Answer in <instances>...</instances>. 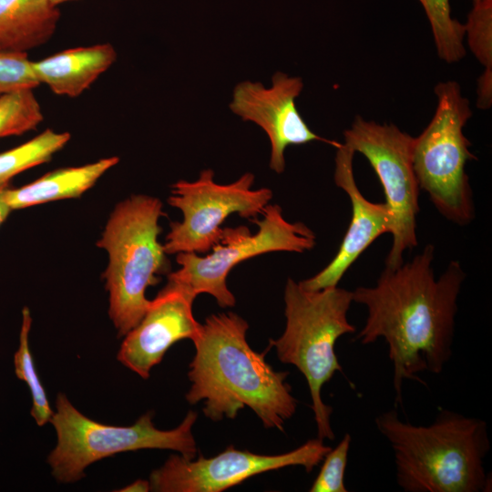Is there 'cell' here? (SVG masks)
I'll list each match as a JSON object with an SVG mask.
<instances>
[{
    "label": "cell",
    "mask_w": 492,
    "mask_h": 492,
    "mask_svg": "<svg viewBox=\"0 0 492 492\" xmlns=\"http://www.w3.org/2000/svg\"><path fill=\"white\" fill-rule=\"evenodd\" d=\"M435 247L427 244L412 261L384 267L374 286L352 291L353 302L367 309L355 336L362 344L383 338L394 367L395 405L403 403L404 380L425 384L418 373L440 374L452 357L457 300L466 273L451 261L436 279Z\"/></svg>",
    "instance_id": "cell-1"
},
{
    "label": "cell",
    "mask_w": 492,
    "mask_h": 492,
    "mask_svg": "<svg viewBox=\"0 0 492 492\" xmlns=\"http://www.w3.org/2000/svg\"><path fill=\"white\" fill-rule=\"evenodd\" d=\"M248 323L235 313L211 314L192 341L196 353L188 377L187 401L204 402L203 413L212 421L233 419L245 406L266 428L283 431L297 408L286 382L288 372L275 371L249 345Z\"/></svg>",
    "instance_id": "cell-2"
},
{
    "label": "cell",
    "mask_w": 492,
    "mask_h": 492,
    "mask_svg": "<svg viewBox=\"0 0 492 492\" xmlns=\"http://www.w3.org/2000/svg\"><path fill=\"white\" fill-rule=\"evenodd\" d=\"M374 422L393 449L396 482L405 492L488 491L484 420L442 410L431 425H414L392 409Z\"/></svg>",
    "instance_id": "cell-3"
},
{
    "label": "cell",
    "mask_w": 492,
    "mask_h": 492,
    "mask_svg": "<svg viewBox=\"0 0 492 492\" xmlns=\"http://www.w3.org/2000/svg\"><path fill=\"white\" fill-rule=\"evenodd\" d=\"M286 326L276 340L270 339L279 360L294 365L305 377L319 439H334L330 417L333 407L322 399V388L336 372L343 373L335 354L337 340L356 331L347 318L352 291L338 286L306 290L292 278L284 289Z\"/></svg>",
    "instance_id": "cell-4"
},
{
    "label": "cell",
    "mask_w": 492,
    "mask_h": 492,
    "mask_svg": "<svg viewBox=\"0 0 492 492\" xmlns=\"http://www.w3.org/2000/svg\"><path fill=\"white\" fill-rule=\"evenodd\" d=\"M163 215L158 198L133 195L116 206L97 241L109 255L103 278L109 292L108 313L118 336H125L140 322L150 303L147 288L169 271L158 240Z\"/></svg>",
    "instance_id": "cell-5"
},
{
    "label": "cell",
    "mask_w": 492,
    "mask_h": 492,
    "mask_svg": "<svg viewBox=\"0 0 492 492\" xmlns=\"http://www.w3.org/2000/svg\"><path fill=\"white\" fill-rule=\"evenodd\" d=\"M434 91L436 111L425 128L414 138L413 167L419 188L437 211L449 221L465 226L476 215L466 166L477 158L463 132L472 110L457 82H440Z\"/></svg>",
    "instance_id": "cell-6"
},
{
    "label": "cell",
    "mask_w": 492,
    "mask_h": 492,
    "mask_svg": "<svg viewBox=\"0 0 492 492\" xmlns=\"http://www.w3.org/2000/svg\"><path fill=\"white\" fill-rule=\"evenodd\" d=\"M197 413L189 411L180 425L172 430H159L149 412L130 426L104 425L81 414L60 393L56 411L50 423L54 425L57 444L49 454L47 463L54 477L62 483L78 481L92 463L118 453L145 448L170 449L188 459H194L197 446L191 428Z\"/></svg>",
    "instance_id": "cell-7"
},
{
    "label": "cell",
    "mask_w": 492,
    "mask_h": 492,
    "mask_svg": "<svg viewBox=\"0 0 492 492\" xmlns=\"http://www.w3.org/2000/svg\"><path fill=\"white\" fill-rule=\"evenodd\" d=\"M262 218L253 221L258 231L249 228L222 229L218 243L210 253L179 252L176 261L180 268L168 274V281L179 284L195 295L208 293L220 307H233L236 300L227 287L230 272L252 257L273 251L303 253L316 243L314 232L302 222H290L277 204H268Z\"/></svg>",
    "instance_id": "cell-8"
},
{
    "label": "cell",
    "mask_w": 492,
    "mask_h": 492,
    "mask_svg": "<svg viewBox=\"0 0 492 492\" xmlns=\"http://www.w3.org/2000/svg\"><path fill=\"white\" fill-rule=\"evenodd\" d=\"M344 144L364 155L377 175L391 214L392 246L385 267L404 262V253L418 244L416 217L419 185L412 159L414 137L395 124H378L356 116L343 131Z\"/></svg>",
    "instance_id": "cell-9"
},
{
    "label": "cell",
    "mask_w": 492,
    "mask_h": 492,
    "mask_svg": "<svg viewBox=\"0 0 492 492\" xmlns=\"http://www.w3.org/2000/svg\"><path fill=\"white\" fill-rule=\"evenodd\" d=\"M214 172L204 169L197 180H179L172 185L168 203L179 209L182 221L169 224L163 245L166 254H206L219 242L226 219L231 214L253 221L272 198L268 188L252 189L254 174L246 172L234 182L219 184Z\"/></svg>",
    "instance_id": "cell-10"
},
{
    "label": "cell",
    "mask_w": 492,
    "mask_h": 492,
    "mask_svg": "<svg viewBox=\"0 0 492 492\" xmlns=\"http://www.w3.org/2000/svg\"><path fill=\"white\" fill-rule=\"evenodd\" d=\"M323 440H308L280 455H260L230 446L215 456L188 459L171 455L152 471L150 490L157 492H220L246 479L287 466H300L310 473L331 450Z\"/></svg>",
    "instance_id": "cell-11"
},
{
    "label": "cell",
    "mask_w": 492,
    "mask_h": 492,
    "mask_svg": "<svg viewBox=\"0 0 492 492\" xmlns=\"http://www.w3.org/2000/svg\"><path fill=\"white\" fill-rule=\"evenodd\" d=\"M302 88L301 77L277 72L268 88L260 82L243 81L233 89L230 108L242 120L251 121L264 130L271 143L269 166L278 174L284 171V152L289 146L315 140L335 149L342 144L310 129L295 104Z\"/></svg>",
    "instance_id": "cell-12"
},
{
    "label": "cell",
    "mask_w": 492,
    "mask_h": 492,
    "mask_svg": "<svg viewBox=\"0 0 492 492\" xmlns=\"http://www.w3.org/2000/svg\"><path fill=\"white\" fill-rule=\"evenodd\" d=\"M196 297L187 288L168 281L150 301L140 322L125 335L118 360L148 379L152 367L161 362L171 345L198 336L201 324L192 313Z\"/></svg>",
    "instance_id": "cell-13"
},
{
    "label": "cell",
    "mask_w": 492,
    "mask_h": 492,
    "mask_svg": "<svg viewBox=\"0 0 492 492\" xmlns=\"http://www.w3.org/2000/svg\"><path fill=\"white\" fill-rule=\"evenodd\" d=\"M354 154L344 143L336 148L333 180L351 201V221L333 260L315 275L299 282L306 290L319 291L337 286L360 255L379 236L390 233L391 214L387 204L368 200L355 182L353 169Z\"/></svg>",
    "instance_id": "cell-14"
},
{
    "label": "cell",
    "mask_w": 492,
    "mask_h": 492,
    "mask_svg": "<svg viewBox=\"0 0 492 492\" xmlns=\"http://www.w3.org/2000/svg\"><path fill=\"white\" fill-rule=\"evenodd\" d=\"M110 44L67 49L32 62L38 82L56 95L75 97L85 91L116 60Z\"/></svg>",
    "instance_id": "cell-15"
},
{
    "label": "cell",
    "mask_w": 492,
    "mask_h": 492,
    "mask_svg": "<svg viewBox=\"0 0 492 492\" xmlns=\"http://www.w3.org/2000/svg\"><path fill=\"white\" fill-rule=\"evenodd\" d=\"M59 15L51 0H0V52H26L46 43Z\"/></svg>",
    "instance_id": "cell-16"
},
{
    "label": "cell",
    "mask_w": 492,
    "mask_h": 492,
    "mask_svg": "<svg viewBox=\"0 0 492 492\" xmlns=\"http://www.w3.org/2000/svg\"><path fill=\"white\" fill-rule=\"evenodd\" d=\"M118 162V158L111 157L80 167L56 169L20 188L8 187L5 198L12 210L56 200L77 198L90 189Z\"/></svg>",
    "instance_id": "cell-17"
},
{
    "label": "cell",
    "mask_w": 492,
    "mask_h": 492,
    "mask_svg": "<svg viewBox=\"0 0 492 492\" xmlns=\"http://www.w3.org/2000/svg\"><path fill=\"white\" fill-rule=\"evenodd\" d=\"M69 139L67 132L46 129L29 141L0 153V183L10 182L15 175L49 161Z\"/></svg>",
    "instance_id": "cell-18"
},
{
    "label": "cell",
    "mask_w": 492,
    "mask_h": 492,
    "mask_svg": "<svg viewBox=\"0 0 492 492\" xmlns=\"http://www.w3.org/2000/svg\"><path fill=\"white\" fill-rule=\"evenodd\" d=\"M425 9L432 29L438 56L456 63L466 55L465 25L451 15L449 0H418Z\"/></svg>",
    "instance_id": "cell-19"
},
{
    "label": "cell",
    "mask_w": 492,
    "mask_h": 492,
    "mask_svg": "<svg viewBox=\"0 0 492 492\" xmlns=\"http://www.w3.org/2000/svg\"><path fill=\"white\" fill-rule=\"evenodd\" d=\"M32 319L27 307L22 311V325L19 346L14 355L15 372L18 379L26 382L32 396L31 415L38 425L51 421L54 412L51 409L46 391L37 375L34 359L30 353L28 336Z\"/></svg>",
    "instance_id": "cell-20"
},
{
    "label": "cell",
    "mask_w": 492,
    "mask_h": 492,
    "mask_svg": "<svg viewBox=\"0 0 492 492\" xmlns=\"http://www.w3.org/2000/svg\"><path fill=\"white\" fill-rule=\"evenodd\" d=\"M41 107L33 89L0 95V138L21 135L42 122Z\"/></svg>",
    "instance_id": "cell-21"
},
{
    "label": "cell",
    "mask_w": 492,
    "mask_h": 492,
    "mask_svg": "<svg viewBox=\"0 0 492 492\" xmlns=\"http://www.w3.org/2000/svg\"><path fill=\"white\" fill-rule=\"evenodd\" d=\"M465 36L484 70L492 71V0L473 4L465 24Z\"/></svg>",
    "instance_id": "cell-22"
},
{
    "label": "cell",
    "mask_w": 492,
    "mask_h": 492,
    "mask_svg": "<svg viewBox=\"0 0 492 492\" xmlns=\"http://www.w3.org/2000/svg\"><path fill=\"white\" fill-rule=\"evenodd\" d=\"M352 437L346 433L334 449L323 457L321 470L311 486V492H347L344 473Z\"/></svg>",
    "instance_id": "cell-23"
},
{
    "label": "cell",
    "mask_w": 492,
    "mask_h": 492,
    "mask_svg": "<svg viewBox=\"0 0 492 492\" xmlns=\"http://www.w3.org/2000/svg\"><path fill=\"white\" fill-rule=\"evenodd\" d=\"M39 84L26 52H0V95Z\"/></svg>",
    "instance_id": "cell-24"
},
{
    "label": "cell",
    "mask_w": 492,
    "mask_h": 492,
    "mask_svg": "<svg viewBox=\"0 0 492 492\" xmlns=\"http://www.w3.org/2000/svg\"><path fill=\"white\" fill-rule=\"evenodd\" d=\"M492 104V71L484 70L477 79V107L487 109Z\"/></svg>",
    "instance_id": "cell-25"
},
{
    "label": "cell",
    "mask_w": 492,
    "mask_h": 492,
    "mask_svg": "<svg viewBox=\"0 0 492 492\" xmlns=\"http://www.w3.org/2000/svg\"><path fill=\"white\" fill-rule=\"evenodd\" d=\"M8 187H10V182L0 183V226L12 210L5 198V193Z\"/></svg>",
    "instance_id": "cell-26"
},
{
    "label": "cell",
    "mask_w": 492,
    "mask_h": 492,
    "mask_svg": "<svg viewBox=\"0 0 492 492\" xmlns=\"http://www.w3.org/2000/svg\"><path fill=\"white\" fill-rule=\"evenodd\" d=\"M150 490L149 481L147 480H136L129 484L128 486L119 489L118 491L123 492H147Z\"/></svg>",
    "instance_id": "cell-27"
},
{
    "label": "cell",
    "mask_w": 492,
    "mask_h": 492,
    "mask_svg": "<svg viewBox=\"0 0 492 492\" xmlns=\"http://www.w3.org/2000/svg\"><path fill=\"white\" fill-rule=\"evenodd\" d=\"M67 1H71V0H51V2L53 3V5H57L59 4H62V3H65Z\"/></svg>",
    "instance_id": "cell-28"
},
{
    "label": "cell",
    "mask_w": 492,
    "mask_h": 492,
    "mask_svg": "<svg viewBox=\"0 0 492 492\" xmlns=\"http://www.w3.org/2000/svg\"><path fill=\"white\" fill-rule=\"evenodd\" d=\"M473 3H477V2H481V1H486V0H472Z\"/></svg>",
    "instance_id": "cell-29"
}]
</instances>
